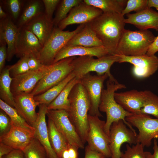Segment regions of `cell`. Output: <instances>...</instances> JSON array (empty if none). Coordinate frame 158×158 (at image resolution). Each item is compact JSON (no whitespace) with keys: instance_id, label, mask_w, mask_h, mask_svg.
Here are the masks:
<instances>
[{"instance_id":"38","label":"cell","mask_w":158,"mask_h":158,"mask_svg":"<svg viewBox=\"0 0 158 158\" xmlns=\"http://www.w3.org/2000/svg\"><path fill=\"white\" fill-rule=\"evenodd\" d=\"M28 56L22 57L15 64L8 66L10 75L12 78L30 71L28 61Z\"/></svg>"},{"instance_id":"11","label":"cell","mask_w":158,"mask_h":158,"mask_svg":"<svg viewBox=\"0 0 158 158\" xmlns=\"http://www.w3.org/2000/svg\"><path fill=\"white\" fill-rule=\"evenodd\" d=\"M109 77L107 74L92 75L90 73L80 79V83L85 89L90 104L88 114L99 117H102L99 109L104 81Z\"/></svg>"},{"instance_id":"46","label":"cell","mask_w":158,"mask_h":158,"mask_svg":"<svg viewBox=\"0 0 158 158\" xmlns=\"http://www.w3.org/2000/svg\"><path fill=\"white\" fill-rule=\"evenodd\" d=\"M153 150V153L145 151V154L146 158H158V145L156 139H154Z\"/></svg>"},{"instance_id":"2","label":"cell","mask_w":158,"mask_h":158,"mask_svg":"<svg viewBox=\"0 0 158 158\" xmlns=\"http://www.w3.org/2000/svg\"><path fill=\"white\" fill-rule=\"evenodd\" d=\"M68 99L69 107L67 112L69 118L84 144L89 129L88 115L90 104L86 91L80 82L73 88Z\"/></svg>"},{"instance_id":"43","label":"cell","mask_w":158,"mask_h":158,"mask_svg":"<svg viewBox=\"0 0 158 158\" xmlns=\"http://www.w3.org/2000/svg\"><path fill=\"white\" fill-rule=\"evenodd\" d=\"M28 63L30 70L31 71L37 70L44 65L38 58L33 56L29 57Z\"/></svg>"},{"instance_id":"45","label":"cell","mask_w":158,"mask_h":158,"mask_svg":"<svg viewBox=\"0 0 158 158\" xmlns=\"http://www.w3.org/2000/svg\"><path fill=\"white\" fill-rule=\"evenodd\" d=\"M158 51V35L156 37L154 41L150 47L146 54L149 56L154 55Z\"/></svg>"},{"instance_id":"3","label":"cell","mask_w":158,"mask_h":158,"mask_svg":"<svg viewBox=\"0 0 158 158\" xmlns=\"http://www.w3.org/2000/svg\"><path fill=\"white\" fill-rule=\"evenodd\" d=\"M126 88L125 85L119 83L117 80L109 79L107 82L106 89L102 90L99 109L100 111L106 113V121L104 130L109 136L112 124L121 120L123 121L128 128L136 132L126 120V117L133 114L123 109L116 102L114 97V93L117 90Z\"/></svg>"},{"instance_id":"23","label":"cell","mask_w":158,"mask_h":158,"mask_svg":"<svg viewBox=\"0 0 158 158\" xmlns=\"http://www.w3.org/2000/svg\"><path fill=\"white\" fill-rule=\"evenodd\" d=\"M108 54L107 50L103 46L88 47L81 46L65 45L56 54L53 63L69 57L90 56L99 58Z\"/></svg>"},{"instance_id":"28","label":"cell","mask_w":158,"mask_h":158,"mask_svg":"<svg viewBox=\"0 0 158 158\" xmlns=\"http://www.w3.org/2000/svg\"><path fill=\"white\" fill-rule=\"evenodd\" d=\"M86 4L101 10L103 13L121 14L126 6V0H84Z\"/></svg>"},{"instance_id":"4","label":"cell","mask_w":158,"mask_h":158,"mask_svg":"<svg viewBox=\"0 0 158 158\" xmlns=\"http://www.w3.org/2000/svg\"><path fill=\"white\" fill-rule=\"evenodd\" d=\"M155 37L148 30L134 31L125 29L115 54L126 56L145 54Z\"/></svg>"},{"instance_id":"29","label":"cell","mask_w":158,"mask_h":158,"mask_svg":"<svg viewBox=\"0 0 158 158\" xmlns=\"http://www.w3.org/2000/svg\"><path fill=\"white\" fill-rule=\"evenodd\" d=\"M80 82V79L75 77L66 85L57 97L48 105V110L63 109L67 111L69 107L68 97L73 87Z\"/></svg>"},{"instance_id":"42","label":"cell","mask_w":158,"mask_h":158,"mask_svg":"<svg viewBox=\"0 0 158 158\" xmlns=\"http://www.w3.org/2000/svg\"><path fill=\"white\" fill-rule=\"evenodd\" d=\"M7 58V46L3 41H0V73L5 68Z\"/></svg>"},{"instance_id":"1","label":"cell","mask_w":158,"mask_h":158,"mask_svg":"<svg viewBox=\"0 0 158 158\" xmlns=\"http://www.w3.org/2000/svg\"><path fill=\"white\" fill-rule=\"evenodd\" d=\"M125 19L121 14L103 13L88 23L109 55L115 54L125 29Z\"/></svg>"},{"instance_id":"32","label":"cell","mask_w":158,"mask_h":158,"mask_svg":"<svg viewBox=\"0 0 158 158\" xmlns=\"http://www.w3.org/2000/svg\"><path fill=\"white\" fill-rule=\"evenodd\" d=\"M142 92L144 102L141 113L151 115L158 118V96L150 90Z\"/></svg>"},{"instance_id":"9","label":"cell","mask_w":158,"mask_h":158,"mask_svg":"<svg viewBox=\"0 0 158 158\" xmlns=\"http://www.w3.org/2000/svg\"><path fill=\"white\" fill-rule=\"evenodd\" d=\"M126 120L138 130L137 142L144 147H150L153 139L158 138V118H152L148 115L141 114L127 117Z\"/></svg>"},{"instance_id":"31","label":"cell","mask_w":158,"mask_h":158,"mask_svg":"<svg viewBox=\"0 0 158 158\" xmlns=\"http://www.w3.org/2000/svg\"><path fill=\"white\" fill-rule=\"evenodd\" d=\"M75 77L74 74L72 72L56 85L43 93L34 96L35 100L40 104H44L47 106L57 97L69 82Z\"/></svg>"},{"instance_id":"18","label":"cell","mask_w":158,"mask_h":158,"mask_svg":"<svg viewBox=\"0 0 158 158\" xmlns=\"http://www.w3.org/2000/svg\"><path fill=\"white\" fill-rule=\"evenodd\" d=\"M19 31V28L8 15L5 18L0 19V41L7 44V61H11L16 54Z\"/></svg>"},{"instance_id":"49","label":"cell","mask_w":158,"mask_h":158,"mask_svg":"<svg viewBox=\"0 0 158 158\" xmlns=\"http://www.w3.org/2000/svg\"><path fill=\"white\" fill-rule=\"evenodd\" d=\"M70 158H78V148L69 143L67 146Z\"/></svg>"},{"instance_id":"35","label":"cell","mask_w":158,"mask_h":158,"mask_svg":"<svg viewBox=\"0 0 158 158\" xmlns=\"http://www.w3.org/2000/svg\"><path fill=\"white\" fill-rule=\"evenodd\" d=\"M23 152L25 158H48L44 147L35 137Z\"/></svg>"},{"instance_id":"22","label":"cell","mask_w":158,"mask_h":158,"mask_svg":"<svg viewBox=\"0 0 158 158\" xmlns=\"http://www.w3.org/2000/svg\"><path fill=\"white\" fill-rule=\"evenodd\" d=\"M125 23L130 24L141 30L153 29L158 31V12L147 8L140 11L127 14Z\"/></svg>"},{"instance_id":"24","label":"cell","mask_w":158,"mask_h":158,"mask_svg":"<svg viewBox=\"0 0 158 158\" xmlns=\"http://www.w3.org/2000/svg\"><path fill=\"white\" fill-rule=\"evenodd\" d=\"M24 26L35 35L43 47L54 27L53 20L49 19L44 13L35 18Z\"/></svg>"},{"instance_id":"13","label":"cell","mask_w":158,"mask_h":158,"mask_svg":"<svg viewBox=\"0 0 158 158\" xmlns=\"http://www.w3.org/2000/svg\"><path fill=\"white\" fill-rule=\"evenodd\" d=\"M117 55L120 57L118 63L128 62L133 65V73L137 78L148 77L154 74L158 69V57L155 55L152 56H149L146 54L137 56Z\"/></svg>"},{"instance_id":"34","label":"cell","mask_w":158,"mask_h":158,"mask_svg":"<svg viewBox=\"0 0 158 158\" xmlns=\"http://www.w3.org/2000/svg\"><path fill=\"white\" fill-rule=\"evenodd\" d=\"M0 107L9 116L11 124L18 127L34 130V128L30 126L18 114L15 108L13 107L0 99Z\"/></svg>"},{"instance_id":"19","label":"cell","mask_w":158,"mask_h":158,"mask_svg":"<svg viewBox=\"0 0 158 158\" xmlns=\"http://www.w3.org/2000/svg\"><path fill=\"white\" fill-rule=\"evenodd\" d=\"M13 96L14 108L28 124L33 127L37 118L36 108L39 103L35 101L34 96L31 93L20 94Z\"/></svg>"},{"instance_id":"50","label":"cell","mask_w":158,"mask_h":158,"mask_svg":"<svg viewBox=\"0 0 158 158\" xmlns=\"http://www.w3.org/2000/svg\"><path fill=\"white\" fill-rule=\"evenodd\" d=\"M147 5L149 8L154 7L158 10V0H147Z\"/></svg>"},{"instance_id":"16","label":"cell","mask_w":158,"mask_h":158,"mask_svg":"<svg viewBox=\"0 0 158 158\" xmlns=\"http://www.w3.org/2000/svg\"><path fill=\"white\" fill-rule=\"evenodd\" d=\"M19 28L15 55L20 58L24 56H33L38 59L43 48L39 40L26 27Z\"/></svg>"},{"instance_id":"36","label":"cell","mask_w":158,"mask_h":158,"mask_svg":"<svg viewBox=\"0 0 158 158\" xmlns=\"http://www.w3.org/2000/svg\"><path fill=\"white\" fill-rule=\"evenodd\" d=\"M1 2L6 9L8 14L13 21L17 22L22 12L25 1L20 0H7Z\"/></svg>"},{"instance_id":"39","label":"cell","mask_w":158,"mask_h":158,"mask_svg":"<svg viewBox=\"0 0 158 158\" xmlns=\"http://www.w3.org/2000/svg\"><path fill=\"white\" fill-rule=\"evenodd\" d=\"M147 0H128L126 6L121 14L123 16L132 11L138 12L148 8Z\"/></svg>"},{"instance_id":"12","label":"cell","mask_w":158,"mask_h":158,"mask_svg":"<svg viewBox=\"0 0 158 158\" xmlns=\"http://www.w3.org/2000/svg\"><path fill=\"white\" fill-rule=\"evenodd\" d=\"M46 115L53 121L56 128L69 144L78 149L84 148V144L70 120L66 111L47 109Z\"/></svg>"},{"instance_id":"40","label":"cell","mask_w":158,"mask_h":158,"mask_svg":"<svg viewBox=\"0 0 158 158\" xmlns=\"http://www.w3.org/2000/svg\"><path fill=\"white\" fill-rule=\"evenodd\" d=\"M11 127V119L9 116L2 110L0 112V136L8 133Z\"/></svg>"},{"instance_id":"20","label":"cell","mask_w":158,"mask_h":158,"mask_svg":"<svg viewBox=\"0 0 158 158\" xmlns=\"http://www.w3.org/2000/svg\"><path fill=\"white\" fill-rule=\"evenodd\" d=\"M39 110L37 119L33 127L34 128V137L45 149L48 158H58L52 148L49 142L47 127L46 121L47 105L40 104L38 106Z\"/></svg>"},{"instance_id":"5","label":"cell","mask_w":158,"mask_h":158,"mask_svg":"<svg viewBox=\"0 0 158 158\" xmlns=\"http://www.w3.org/2000/svg\"><path fill=\"white\" fill-rule=\"evenodd\" d=\"M120 57L116 54H108L100 58L95 59L93 56H85L75 57L73 61V72L75 77L80 79L91 72H95L97 75L107 74L109 79L116 80L110 72L111 66L119 62Z\"/></svg>"},{"instance_id":"44","label":"cell","mask_w":158,"mask_h":158,"mask_svg":"<svg viewBox=\"0 0 158 158\" xmlns=\"http://www.w3.org/2000/svg\"><path fill=\"white\" fill-rule=\"evenodd\" d=\"M84 158H106L100 152L90 148L88 145L85 148Z\"/></svg>"},{"instance_id":"48","label":"cell","mask_w":158,"mask_h":158,"mask_svg":"<svg viewBox=\"0 0 158 158\" xmlns=\"http://www.w3.org/2000/svg\"><path fill=\"white\" fill-rule=\"evenodd\" d=\"M14 149L11 147L0 142V158L8 154Z\"/></svg>"},{"instance_id":"27","label":"cell","mask_w":158,"mask_h":158,"mask_svg":"<svg viewBox=\"0 0 158 158\" xmlns=\"http://www.w3.org/2000/svg\"><path fill=\"white\" fill-rule=\"evenodd\" d=\"M47 127L50 144L59 158L62 151L69 143L56 128L53 121L49 118Z\"/></svg>"},{"instance_id":"10","label":"cell","mask_w":158,"mask_h":158,"mask_svg":"<svg viewBox=\"0 0 158 158\" xmlns=\"http://www.w3.org/2000/svg\"><path fill=\"white\" fill-rule=\"evenodd\" d=\"M127 126L122 120L114 122L111 125L109 136L110 158H121L122 152L121 148L124 143H127L131 146L137 143L136 132Z\"/></svg>"},{"instance_id":"6","label":"cell","mask_w":158,"mask_h":158,"mask_svg":"<svg viewBox=\"0 0 158 158\" xmlns=\"http://www.w3.org/2000/svg\"><path fill=\"white\" fill-rule=\"evenodd\" d=\"M75 56L63 59L49 65L47 72L37 84L31 93L35 96L56 85L73 72V61Z\"/></svg>"},{"instance_id":"21","label":"cell","mask_w":158,"mask_h":158,"mask_svg":"<svg viewBox=\"0 0 158 158\" xmlns=\"http://www.w3.org/2000/svg\"><path fill=\"white\" fill-rule=\"evenodd\" d=\"M116 102L123 109L133 115L141 114L144 99L142 91L133 90L124 92H115Z\"/></svg>"},{"instance_id":"41","label":"cell","mask_w":158,"mask_h":158,"mask_svg":"<svg viewBox=\"0 0 158 158\" xmlns=\"http://www.w3.org/2000/svg\"><path fill=\"white\" fill-rule=\"evenodd\" d=\"M44 8V13L47 18L53 20V15L60 3V0H42Z\"/></svg>"},{"instance_id":"51","label":"cell","mask_w":158,"mask_h":158,"mask_svg":"<svg viewBox=\"0 0 158 158\" xmlns=\"http://www.w3.org/2000/svg\"><path fill=\"white\" fill-rule=\"evenodd\" d=\"M8 15V13L4 10L1 3H0V19H4L6 18Z\"/></svg>"},{"instance_id":"47","label":"cell","mask_w":158,"mask_h":158,"mask_svg":"<svg viewBox=\"0 0 158 158\" xmlns=\"http://www.w3.org/2000/svg\"><path fill=\"white\" fill-rule=\"evenodd\" d=\"M2 158H25L22 151L14 149L8 154L4 156Z\"/></svg>"},{"instance_id":"8","label":"cell","mask_w":158,"mask_h":158,"mask_svg":"<svg viewBox=\"0 0 158 158\" xmlns=\"http://www.w3.org/2000/svg\"><path fill=\"white\" fill-rule=\"evenodd\" d=\"M88 119L89 129L86 139L88 145L102 154L106 158H110V138L104 130L105 121L101 120L98 116L89 114Z\"/></svg>"},{"instance_id":"17","label":"cell","mask_w":158,"mask_h":158,"mask_svg":"<svg viewBox=\"0 0 158 158\" xmlns=\"http://www.w3.org/2000/svg\"><path fill=\"white\" fill-rule=\"evenodd\" d=\"M34 137V130L17 126L11 124L9 131L0 136V142L14 149L23 151Z\"/></svg>"},{"instance_id":"30","label":"cell","mask_w":158,"mask_h":158,"mask_svg":"<svg viewBox=\"0 0 158 158\" xmlns=\"http://www.w3.org/2000/svg\"><path fill=\"white\" fill-rule=\"evenodd\" d=\"M0 99L10 106L14 108V96L11 90L13 78L10 75L8 66L0 73Z\"/></svg>"},{"instance_id":"7","label":"cell","mask_w":158,"mask_h":158,"mask_svg":"<svg viewBox=\"0 0 158 158\" xmlns=\"http://www.w3.org/2000/svg\"><path fill=\"white\" fill-rule=\"evenodd\" d=\"M85 24L80 25L75 30L63 31L54 27L50 37L43 47L39 59L44 65L53 63L55 57L60 50L74 35L80 32Z\"/></svg>"},{"instance_id":"37","label":"cell","mask_w":158,"mask_h":158,"mask_svg":"<svg viewBox=\"0 0 158 158\" xmlns=\"http://www.w3.org/2000/svg\"><path fill=\"white\" fill-rule=\"evenodd\" d=\"M144 147L137 142L131 147L128 144L126 145V150L122 152L121 158H146Z\"/></svg>"},{"instance_id":"15","label":"cell","mask_w":158,"mask_h":158,"mask_svg":"<svg viewBox=\"0 0 158 158\" xmlns=\"http://www.w3.org/2000/svg\"><path fill=\"white\" fill-rule=\"evenodd\" d=\"M49 65H43L40 69L29 71L13 78L11 90L13 95L31 93L34 88L47 72Z\"/></svg>"},{"instance_id":"26","label":"cell","mask_w":158,"mask_h":158,"mask_svg":"<svg viewBox=\"0 0 158 158\" xmlns=\"http://www.w3.org/2000/svg\"><path fill=\"white\" fill-rule=\"evenodd\" d=\"M44 13L42 0H31L24 2L22 12L16 25L18 28L25 26L39 15Z\"/></svg>"},{"instance_id":"33","label":"cell","mask_w":158,"mask_h":158,"mask_svg":"<svg viewBox=\"0 0 158 158\" xmlns=\"http://www.w3.org/2000/svg\"><path fill=\"white\" fill-rule=\"evenodd\" d=\"M81 0H61L57 7L53 22L54 27H57L59 24L67 17V14L72 8L82 3Z\"/></svg>"},{"instance_id":"14","label":"cell","mask_w":158,"mask_h":158,"mask_svg":"<svg viewBox=\"0 0 158 158\" xmlns=\"http://www.w3.org/2000/svg\"><path fill=\"white\" fill-rule=\"evenodd\" d=\"M103 13L101 10L87 5L83 1L73 8L66 18L61 21L57 27L63 30L70 25L85 24L90 22Z\"/></svg>"},{"instance_id":"25","label":"cell","mask_w":158,"mask_h":158,"mask_svg":"<svg viewBox=\"0 0 158 158\" xmlns=\"http://www.w3.org/2000/svg\"><path fill=\"white\" fill-rule=\"evenodd\" d=\"M66 45L91 47L102 46L103 44L87 23L80 32L69 40Z\"/></svg>"}]
</instances>
